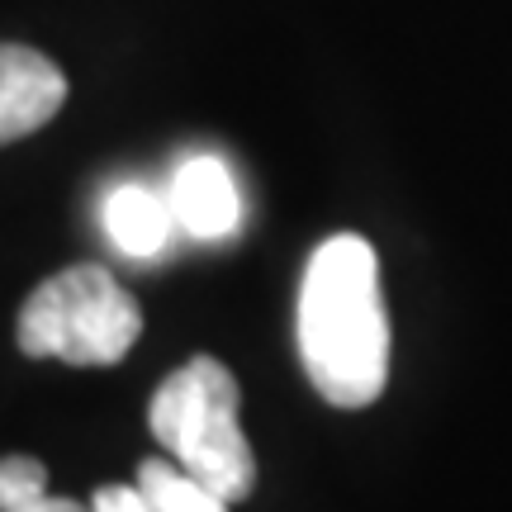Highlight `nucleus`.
Returning a JSON list of instances; mask_svg holds the SVG:
<instances>
[{
	"label": "nucleus",
	"instance_id": "nucleus-2",
	"mask_svg": "<svg viewBox=\"0 0 512 512\" xmlns=\"http://www.w3.org/2000/svg\"><path fill=\"white\" fill-rule=\"evenodd\" d=\"M152 437L223 503H242L256 484V456L242 432V389L214 356L185 361L147 403Z\"/></svg>",
	"mask_w": 512,
	"mask_h": 512
},
{
	"label": "nucleus",
	"instance_id": "nucleus-7",
	"mask_svg": "<svg viewBox=\"0 0 512 512\" xmlns=\"http://www.w3.org/2000/svg\"><path fill=\"white\" fill-rule=\"evenodd\" d=\"M138 494L152 503V512H228V503L219 494H209L200 479H190L166 460H143L138 465Z\"/></svg>",
	"mask_w": 512,
	"mask_h": 512
},
{
	"label": "nucleus",
	"instance_id": "nucleus-8",
	"mask_svg": "<svg viewBox=\"0 0 512 512\" xmlns=\"http://www.w3.org/2000/svg\"><path fill=\"white\" fill-rule=\"evenodd\" d=\"M0 512H81L72 498H48V470L29 456L0 460Z\"/></svg>",
	"mask_w": 512,
	"mask_h": 512
},
{
	"label": "nucleus",
	"instance_id": "nucleus-1",
	"mask_svg": "<svg viewBox=\"0 0 512 512\" xmlns=\"http://www.w3.org/2000/svg\"><path fill=\"white\" fill-rule=\"evenodd\" d=\"M299 356L332 408H366L389 380V318L380 299V256L342 233L309 256L299 285Z\"/></svg>",
	"mask_w": 512,
	"mask_h": 512
},
{
	"label": "nucleus",
	"instance_id": "nucleus-6",
	"mask_svg": "<svg viewBox=\"0 0 512 512\" xmlns=\"http://www.w3.org/2000/svg\"><path fill=\"white\" fill-rule=\"evenodd\" d=\"M105 233H110V242L128 256L162 252L166 238H171L166 195H152L147 185H119L110 200H105Z\"/></svg>",
	"mask_w": 512,
	"mask_h": 512
},
{
	"label": "nucleus",
	"instance_id": "nucleus-9",
	"mask_svg": "<svg viewBox=\"0 0 512 512\" xmlns=\"http://www.w3.org/2000/svg\"><path fill=\"white\" fill-rule=\"evenodd\" d=\"M91 512H152V503L138 494V484H105L95 494Z\"/></svg>",
	"mask_w": 512,
	"mask_h": 512
},
{
	"label": "nucleus",
	"instance_id": "nucleus-4",
	"mask_svg": "<svg viewBox=\"0 0 512 512\" xmlns=\"http://www.w3.org/2000/svg\"><path fill=\"white\" fill-rule=\"evenodd\" d=\"M67 100V81L34 48L0 43V143L38 133Z\"/></svg>",
	"mask_w": 512,
	"mask_h": 512
},
{
	"label": "nucleus",
	"instance_id": "nucleus-3",
	"mask_svg": "<svg viewBox=\"0 0 512 512\" xmlns=\"http://www.w3.org/2000/svg\"><path fill=\"white\" fill-rule=\"evenodd\" d=\"M138 332L143 313L133 294L100 266H72L24 299L15 337L24 356H53L67 366H114L133 351Z\"/></svg>",
	"mask_w": 512,
	"mask_h": 512
},
{
	"label": "nucleus",
	"instance_id": "nucleus-5",
	"mask_svg": "<svg viewBox=\"0 0 512 512\" xmlns=\"http://www.w3.org/2000/svg\"><path fill=\"white\" fill-rule=\"evenodd\" d=\"M166 209H171V223H181L190 238H200V242L228 238L242 219V200H238V185H233V171H228L219 157H190V162L171 176Z\"/></svg>",
	"mask_w": 512,
	"mask_h": 512
}]
</instances>
